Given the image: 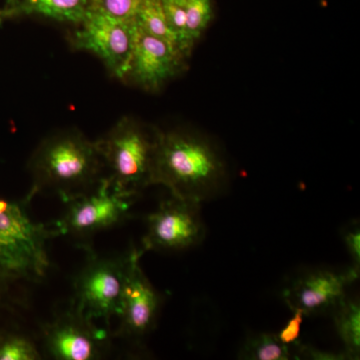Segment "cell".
Returning <instances> with one entry per match:
<instances>
[{"instance_id": "obj_1", "label": "cell", "mask_w": 360, "mask_h": 360, "mask_svg": "<svg viewBox=\"0 0 360 360\" xmlns=\"http://www.w3.org/2000/svg\"><path fill=\"white\" fill-rule=\"evenodd\" d=\"M225 180L224 158L205 136L158 129L151 186L160 184L175 198L201 203L219 193Z\"/></svg>"}, {"instance_id": "obj_2", "label": "cell", "mask_w": 360, "mask_h": 360, "mask_svg": "<svg viewBox=\"0 0 360 360\" xmlns=\"http://www.w3.org/2000/svg\"><path fill=\"white\" fill-rule=\"evenodd\" d=\"M32 186L27 200L35 194H56L65 202L96 186L105 169L97 142L80 130L66 129L40 142L28 163Z\"/></svg>"}, {"instance_id": "obj_3", "label": "cell", "mask_w": 360, "mask_h": 360, "mask_svg": "<svg viewBox=\"0 0 360 360\" xmlns=\"http://www.w3.org/2000/svg\"><path fill=\"white\" fill-rule=\"evenodd\" d=\"M158 129L124 116L96 141L105 177L116 191L139 195L151 186Z\"/></svg>"}, {"instance_id": "obj_4", "label": "cell", "mask_w": 360, "mask_h": 360, "mask_svg": "<svg viewBox=\"0 0 360 360\" xmlns=\"http://www.w3.org/2000/svg\"><path fill=\"white\" fill-rule=\"evenodd\" d=\"M56 231L28 217L20 203L0 198V266L14 279L41 281L51 269L47 245Z\"/></svg>"}, {"instance_id": "obj_5", "label": "cell", "mask_w": 360, "mask_h": 360, "mask_svg": "<svg viewBox=\"0 0 360 360\" xmlns=\"http://www.w3.org/2000/svg\"><path fill=\"white\" fill-rule=\"evenodd\" d=\"M127 260V253L122 257L90 255L73 283L71 309L89 321L101 319L110 326L111 317L120 314Z\"/></svg>"}, {"instance_id": "obj_6", "label": "cell", "mask_w": 360, "mask_h": 360, "mask_svg": "<svg viewBox=\"0 0 360 360\" xmlns=\"http://www.w3.org/2000/svg\"><path fill=\"white\" fill-rule=\"evenodd\" d=\"M132 198L116 191L110 180L103 177L87 193L65 202L66 210L52 229L56 236L90 238L129 219Z\"/></svg>"}, {"instance_id": "obj_7", "label": "cell", "mask_w": 360, "mask_h": 360, "mask_svg": "<svg viewBox=\"0 0 360 360\" xmlns=\"http://www.w3.org/2000/svg\"><path fill=\"white\" fill-rule=\"evenodd\" d=\"M77 25L70 37L71 46L94 53L112 77L122 82L139 34L136 20H120L90 7Z\"/></svg>"}, {"instance_id": "obj_8", "label": "cell", "mask_w": 360, "mask_h": 360, "mask_svg": "<svg viewBox=\"0 0 360 360\" xmlns=\"http://www.w3.org/2000/svg\"><path fill=\"white\" fill-rule=\"evenodd\" d=\"M201 203L172 196L163 200L146 220L142 250H181L205 238Z\"/></svg>"}, {"instance_id": "obj_9", "label": "cell", "mask_w": 360, "mask_h": 360, "mask_svg": "<svg viewBox=\"0 0 360 360\" xmlns=\"http://www.w3.org/2000/svg\"><path fill=\"white\" fill-rule=\"evenodd\" d=\"M143 252L134 248L127 252L116 338L139 340L155 328L160 297L141 269Z\"/></svg>"}, {"instance_id": "obj_10", "label": "cell", "mask_w": 360, "mask_h": 360, "mask_svg": "<svg viewBox=\"0 0 360 360\" xmlns=\"http://www.w3.org/2000/svg\"><path fill=\"white\" fill-rule=\"evenodd\" d=\"M42 335L45 352L58 360L98 359L110 347L108 331L70 307L45 324Z\"/></svg>"}, {"instance_id": "obj_11", "label": "cell", "mask_w": 360, "mask_h": 360, "mask_svg": "<svg viewBox=\"0 0 360 360\" xmlns=\"http://www.w3.org/2000/svg\"><path fill=\"white\" fill-rule=\"evenodd\" d=\"M186 59L174 45L139 27L134 53L122 82L146 91H158L180 73Z\"/></svg>"}, {"instance_id": "obj_12", "label": "cell", "mask_w": 360, "mask_h": 360, "mask_svg": "<svg viewBox=\"0 0 360 360\" xmlns=\"http://www.w3.org/2000/svg\"><path fill=\"white\" fill-rule=\"evenodd\" d=\"M359 276V269L354 266L343 271L314 270L298 277L284 292V300L291 310H302L305 316L333 310Z\"/></svg>"}, {"instance_id": "obj_13", "label": "cell", "mask_w": 360, "mask_h": 360, "mask_svg": "<svg viewBox=\"0 0 360 360\" xmlns=\"http://www.w3.org/2000/svg\"><path fill=\"white\" fill-rule=\"evenodd\" d=\"M90 9V0H20L6 8L9 18L20 14H39L61 22L79 25Z\"/></svg>"}, {"instance_id": "obj_14", "label": "cell", "mask_w": 360, "mask_h": 360, "mask_svg": "<svg viewBox=\"0 0 360 360\" xmlns=\"http://www.w3.org/2000/svg\"><path fill=\"white\" fill-rule=\"evenodd\" d=\"M336 330L345 345V359H359L360 354V307L356 300L342 298L333 309Z\"/></svg>"}, {"instance_id": "obj_15", "label": "cell", "mask_w": 360, "mask_h": 360, "mask_svg": "<svg viewBox=\"0 0 360 360\" xmlns=\"http://www.w3.org/2000/svg\"><path fill=\"white\" fill-rule=\"evenodd\" d=\"M295 345L290 347V345H283L274 333H262L245 343L240 354V359L250 360L295 359Z\"/></svg>"}, {"instance_id": "obj_16", "label": "cell", "mask_w": 360, "mask_h": 360, "mask_svg": "<svg viewBox=\"0 0 360 360\" xmlns=\"http://www.w3.org/2000/svg\"><path fill=\"white\" fill-rule=\"evenodd\" d=\"M136 22L142 32L165 40L168 44L174 45L179 51L176 39L168 26L163 11L162 0H144L137 15Z\"/></svg>"}, {"instance_id": "obj_17", "label": "cell", "mask_w": 360, "mask_h": 360, "mask_svg": "<svg viewBox=\"0 0 360 360\" xmlns=\"http://www.w3.org/2000/svg\"><path fill=\"white\" fill-rule=\"evenodd\" d=\"M186 13V39L191 49L212 20V0H184Z\"/></svg>"}, {"instance_id": "obj_18", "label": "cell", "mask_w": 360, "mask_h": 360, "mask_svg": "<svg viewBox=\"0 0 360 360\" xmlns=\"http://www.w3.org/2000/svg\"><path fill=\"white\" fill-rule=\"evenodd\" d=\"M41 354L32 340L16 333L0 335V360H39Z\"/></svg>"}, {"instance_id": "obj_19", "label": "cell", "mask_w": 360, "mask_h": 360, "mask_svg": "<svg viewBox=\"0 0 360 360\" xmlns=\"http://www.w3.org/2000/svg\"><path fill=\"white\" fill-rule=\"evenodd\" d=\"M144 0H90V7L124 20H136Z\"/></svg>"}, {"instance_id": "obj_20", "label": "cell", "mask_w": 360, "mask_h": 360, "mask_svg": "<svg viewBox=\"0 0 360 360\" xmlns=\"http://www.w3.org/2000/svg\"><path fill=\"white\" fill-rule=\"evenodd\" d=\"M292 311L295 314L292 319L276 335L283 345H290V347L300 342V330H302V324L305 316L302 310L295 309Z\"/></svg>"}, {"instance_id": "obj_21", "label": "cell", "mask_w": 360, "mask_h": 360, "mask_svg": "<svg viewBox=\"0 0 360 360\" xmlns=\"http://www.w3.org/2000/svg\"><path fill=\"white\" fill-rule=\"evenodd\" d=\"M345 243L348 252L354 260V266L359 269L360 264V231L359 226H354L345 233Z\"/></svg>"}, {"instance_id": "obj_22", "label": "cell", "mask_w": 360, "mask_h": 360, "mask_svg": "<svg viewBox=\"0 0 360 360\" xmlns=\"http://www.w3.org/2000/svg\"><path fill=\"white\" fill-rule=\"evenodd\" d=\"M13 281H15V279L0 266V305L2 304L4 298L6 297L7 290H8V284Z\"/></svg>"}, {"instance_id": "obj_23", "label": "cell", "mask_w": 360, "mask_h": 360, "mask_svg": "<svg viewBox=\"0 0 360 360\" xmlns=\"http://www.w3.org/2000/svg\"><path fill=\"white\" fill-rule=\"evenodd\" d=\"M8 18V13H7L6 9L0 8V25H1V23L4 22V20H6V18Z\"/></svg>"}]
</instances>
